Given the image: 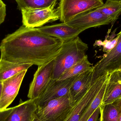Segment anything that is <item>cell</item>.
<instances>
[{"mask_svg": "<svg viewBox=\"0 0 121 121\" xmlns=\"http://www.w3.org/2000/svg\"><path fill=\"white\" fill-rule=\"evenodd\" d=\"M55 6L42 9L25 8L21 10L23 25L30 28L40 27L48 23L59 20L58 9Z\"/></svg>", "mask_w": 121, "mask_h": 121, "instance_id": "obj_5", "label": "cell"}, {"mask_svg": "<svg viewBox=\"0 0 121 121\" xmlns=\"http://www.w3.org/2000/svg\"><path fill=\"white\" fill-rule=\"evenodd\" d=\"M72 108L68 96H65L38 107L35 116L41 121H65Z\"/></svg>", "mask_w": 121, "mask_h": 121, "instance_id": "obj_3", "label": "cell"}, {"mask_svg": "<svg viewBox=\"0 0 121 121\" xmlns=\"http://www.w3.org/2000/svg\"><path fill=\"white\" fill-rule=\"evenodd\" d=\"M118 37L117 36L116 38L112 40H107L104 41L103 42H101L102 45L104 47L103 51L105 52L108 53L111 51L116 45L118 42Z\"/></svg>", "mask_w": 121, "mask_h": 121, "instance_id": "obj_21", "label": "cell"}, {"mask_svg": "<svg viewBox=\"0 0 121 121\" xmlns=\"http://www.w3.org/2000/svg\"><path fill=\"white\" fill-rule=\"evenodd\" d=\"M86 55L82 60L72 66L62 75L59 80H64L83 73L92 66Z\"/></svg>", "mask_w": 121, "mask_h": 121, "instance_id": "obj_18", "label": "cell"}, {"mask_svg": "<svg viewBox=\"0 0 121 121\" xmlns=\"http://www.w3.org/2000/svg\"><path fill=\"white\" fill-rule=\"evenodd\" d=\"M100 121H118V112L113 103L108 104H102Z\"/></svg>", "mask_w": 121, "mask_h": 121, "instance_id": "obj_20", "label": "cell"}, {"mask_svg": "<svg viewBox=\"0 0 121 121\" xmlns=\"http://www.w3.org/2000/svg\"><path fill=\"white\" fill-rule=\"evenodd\" d=\"M65 23L83 32L91 28L108 25L112 21L96 9L78 15Z\"/></svg>", "mask_w": 121, "mask_h": 121, "instance_id": "obj_10", "label": "cell"}, {"mask_svg": "<svg viewBox=\"0 0 121 121\" xmlns=\"http://www.w3.org/2000/svg\"><path fill=\"white\" fill-rule=\"evenodd\" d=\"M55 58L44 65L38 66L30 85L28 94V97L30 99L39 98L52 79Z\"/></svg>", "mask_w": 121, "mask_h": 121, "instance_id": "obj_7", "label": "cell"}, {"mask_svg": "<svg viewBox=\"0 0 121 121\" xmlns=\"http://www.w3.org/2000/svg\"><path fill=\"white\" fill-rule=\"evenodd\" d=\"M1 89H2V82H0V99L1 95Z\"/></svg>", "mask_w": 121, "mask_h": 121, "instance_id": "obj_26", "label": "cell"}, {"mask_svg": "<svg viewBox=\"0 0 121 121\" xmlns=\"http://www.w3.org/2000/svg\"><path fill=\"white\" fill-rule=\"evenodd\" d=\"M94 66L78 75L72 84L68 97L70 105L73 107L84 95L91 85Z\"/></svg>", "mask_w": 121, "mask_h": 121, "instance_id": "obj_12", "label": "cell"}, {"mask_svg": "<svg viewBox=\"0 0 121 121\" xmlns=\"http://www.w3.org/2000/svg\"><path fill=\"white\" fill-rule=\"evenodd\" d=\"M114 23L121 14V0H107L102 5L96 9Z\"/></svg>", "mask_w": 121, "mask_h": 121, "instance_id": "obj_17", "label": "cell"}, {"mask_svg": "<svg viewBox=\"0 0 121 121\" xmlns=\"http://www.w3.org/2000/svg\"><path fill=\"white\" fill-rule=\"evenodd\" d=\"M112 103L117 110L118 121H121V98L116 100Z\"/></svg>", "mask_w": 121, "mask_h": 121, "instance_id": "obj_25", "label": "cell"}, {"mask_svg": "<svg viewBox=\"0 0 121 121\" xmlns=\"http://www.w3.org/2000/svg\"><path fill=\"white\" fill-rule=\"evenodd\" d=\"M121 98V72L115 70L109 74L102 104H112Z\"/></svg>", "mask_w": 121, "mask_h": 121, "instance_id": "obj_15", "label": "cell"}, {"mask_svg": "<svg viewBox=\"0 0 121 121\" xmlns=\"http://www.w3.org/2000/svg\"><path fill=\"white\" fill-rule=\"evenodd\" d=\"M33 65L31 63H19L0 59V82L22 72Z\"/></svg>", "mask_w": 121, "mask_h": 121, "instance_id": "obj_16", "label": "cell"}, {"mask_svg": "<svg viewBox=\"0 0 121 121\" xmlns=\"http://www.w3.org/2000/svg\"><path fill=\"white\" fill-rule=\"evenodd\" d=\"M63 43L60 39L43 33L38 28L22 25L1 41L0 59L40 66L55 58Z\"/></svg>", "mask_w": 121, "mask_h": 121, "instance_id": "obj_1", "label": "cell"}, {"mask_svg": "<svg viewBox=\"0 0 121 121\" xmlns=\"http://www.w3.org/2000/svg\"><path fill=\"white\" fill-rule=\"evenodd\" d=\"M37 99H29L25 101L21 100L18 105L13 107L5 121H33L38 108Z\"/></svg>", "mask_w": 121, "mask_h": 121, "instance_id": "obj_13", "label": "cell"}, {"mask_svg": "<svg viewBox=\"0 0 121 121\" xmlns=\"http://www.w3.org/2000/svg\"><path fill=\"white\" fill-rule=\"evenodd\" d=\"M109 75V74L106 73L97 79L92 78L91 85L88 91L73 107L65 121H79L102 87Z\"/></svg>", "mask_w": 121, "mask_h": 121, "instance_id": "obj_6", "label": "cell"}, {"mask_svg": "<svg viewBox=\"0 0 121 121\" xmlns=\"http://www.w3.org/2000/svg\"><path fill=\"white\" fill-rule=\"evenodd\" d=\"M6 16V5L2 0H0V25L5 20Z\"/></svg>", "mask_w": 121, "mask_h": 121, "instance_id": "obj_22", "label": "cell"}, {"mask_svg": "<svg viewBox=\"0 0 121 121\" xmlns=\"http://www.w3.org/2000/svg\"><path fill=\"white\" fill-rule=\"evenodd\" d=\"M78 75L65 79H52L44 92L37 99L38 107L44 106L52 99L68 96L70 88Z\"/></svg>", "mask_w": 121, "mask_h": 121, "instance_id": "obj_9", "label": "cell"}, {"mask_svg": "<svg viewBox=\"0 0 121 121\" xmlns=\"http://www.w3.org/2000/svg\"><path fill=\"white\" fill-rule=\"evenodd\" d=\"M116 46L94 66L92 77L97 79L107 73L119 69L121 65V30L118 34Z\"/></svg>", "mask_w": 121, "mask_h": 121, "instance_id": "obj_8", "label": "cell"}, {"mask_svg": "<svg viewBox=\"0 0 121 121\" xmlns=\"http://www.w3.org/2000/svg\"><path fill=\"white\" fill-rule=\"evenodd\" d=\"M13 107L7 108L5 110L0 111V121H5L6 118L13 110Z\"/></svg>", "mask_w": 121, "mask_h": 121, "instance_id": "obj_24", "label": "cell"}, {"mask_svg": "<svg viewBox=\"0 0 121 121\" xmlns=\"http://www.w3.org/2000/svg\"><path fill=\"white\" fill-rule=\"evenodd\" d=\"M103 0H60L57 9L59 20L66 23L83 13L96 9L104 4Z\"/></svg>", "mask_w": 121, "mask_h": 121, "instance_id": "obj_4", "label": "cell"}, {"mask_svg": "<svg viewBox=\"0 0 121 121\" xmlns=\"http://www.w3.org/2000/svg\"></svg>", "mask_w": 121, "mask_h": 121, "instance_id": "obj_29", "label": "cell"}, {"mask_svg": "<svg viewBox=\"0 0 121 121\" xmlns=\"http://www.w3.org/2000/svg\"><path fill=\"white\" fill-rule=\"evenodd\" d=\"M33 121H41L37 117L35 116V118L33 119Z\"/></svg>", "mask_w": 121, "mask_h": 121, "instance_id": "obj_27", "label": "cell"}, {"mask_svg": "<svg viewBox=\"0 0 121 121\" xmlns=\"http://www.w3.org/2000/svg\"><path fill=\"white\" fill-rule=\"evenodd\" d=\"M58 0H15L20 10L25 8L42 9L56 6Z\"/></svg>", "mask_w": 121, "mask_h": 121, "instance_id": "obj_19", "label": "cell"}, {"mask_svg": "<svg viewBox=\"0 0 121 121\" xmlns=\"http://www.w3.org/2000/svg\"><path fill=\"white\" fill-rule=\"evenodd\" d=\"M100 114L101 109L99 106L87 121H99V117Z\"/></svg>", "mask_w": 121, "mask_h": 121, "instance_id": "obj_23", "label": "cell"}, {"mask_svg": "<svg viewBox=\"0 0 121 121\" xmlns=\"http://www.w3.org/2000/svg\"><path fill=\"white\" fill-rule=\"evenodd\" d=\"M88 49L87 45L79 37L63 42L55 58L52 79H59L65 72L82 60Z\"/></svg>", "mask_w": 121, "mask_h": 121, "instance_id": "obj_2", "label": "cell"}, {"mask_svg": "<svg viewBox=\"0 0 121 121\" xmlns=\"http://www.w3.org/2000/svg\"><path fill=\"white\" fill-rule=\"evenodd\" d=\"M43 33L49 36L58 38L63 42L74 39L82 31L68 25L65 23H61L52 25L38 28Z\"/></svg>", "mask_w": 121, "mask_h": 121, "instance_id": "obj_14", "label": "cell"}, {"mask_svg": "<svg viewBox=\"0 0 121 121\" xmlns=\"http://www.w3.org/2000/svg\"><path fill=\"white\" fill-rule=\"evenodd\" d=\"M119 70H121V67H120V68H119Z\"/></svg>", "mask_w": 121, "mask_h": 121, "instance_id": "obj_28", "label": "cell"}, {"mask_svg": "<svg viewBox=\"0 0 121 121\" xmlns=\"http://www.w3.org/2000/svg\"><path fill=\"white\" fill-rule=\"evenodd\" d=\"M27 70H24L2 82L0 111L6 109L14 101L18 94Z\"/></svg>", "mask_w": 121, "mask_h": 121, "instance_id": "obj_11", "label": "cell"}]
</instances>
